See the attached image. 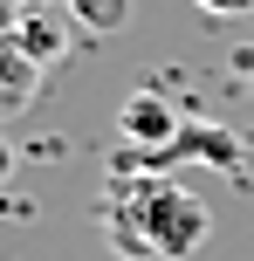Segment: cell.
I'll list each match as a JSON object with an SVG mask.
<instances>
[{"label":"cell","mask_w":254,"mask_h":261,"mask_svg":"<svg viewBox=\"0 0 254 261\" xmlns=\"http://www.w3.org/2000/svg\"><path fill=\"white\" fill-rule=\"evenodd\" d=\"M206 234H213V213L179 179L124 172L103 186V241L124 261H186Z\"/></svg>","instance_id":"obj_1"},{"label":"cell","mask_w":254,"mask_h":261,"mask_svg":"<svg viewBox=\"0 0 254 261\" xmlns=\"http://www.w3.org/2000/svg\"><path fill=\"white\" fill-rule=\"evenodd\" d=\"M200 14H213V21H247L254 14V0H192Z\"/></svg>","instance_id":"obj_4"},{"label":"cell","mask_w":254,"mask_h":261,"mask_svg":"<svg viewBox=\"0 0 254 261\" xmlns=\"http://www.w3.org/2000/svg\"><path fill=\"white\" fill-rule=\"evenodd\" d=\"M14 172V144H7V130H0V179Z\"/></svg>","instance_id":"obj_5"},{"label":"cell","mask_w":254,"mask_h":261,"mask_svg":"<svg viewBox=\"0 0 254 261\" xmlns=\"http://www.w3.org/2000/svg\"><path fill=\"white\" fill-rule=\"evenodd\" d=\"M117 130H124L131 144H145V151L179 144V117H172V103H165V96H151V90H137L131 103L117 110Z\"/></svg>","instance_id":"obj_2"},{"label":"cell","mask_w":254,"mask_h":261,"mask_svg":"<svg viewBox=\"0 0 254 261\" xmlns=\"http://www.w3.org/2000/svg\"><path fill=\"white\" fill-rule=\"evenodd\" d=\"M69 14H76L90 35H117V28L131 21V0H69Z\"/></svg>","instance_id":"obj_3"}]
</instances>
